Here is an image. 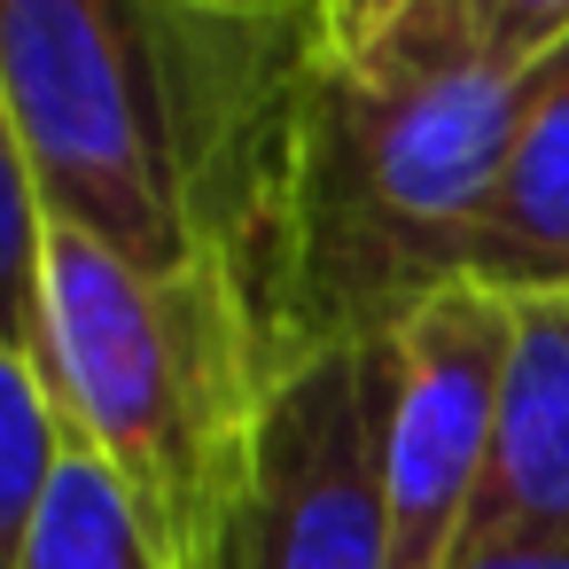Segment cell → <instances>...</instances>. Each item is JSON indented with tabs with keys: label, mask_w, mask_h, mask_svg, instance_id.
I'll return each instance as SVG.
<instances>
[{
	"label": "cell",
	"mask_w": 569,
	"mask_h": 569,
	"mask_svg": "<svg viewBox=\"0 0 569 569\" xmlns=\"http://www.w3.org/2000/svg\"><path fill=\"white\" fill-rule=\"evenodd\" d=\"M203 569H390L382 336L320 343L266 382Z\"/></svg>",
	"instance_id": "obj_3"
},
{
	"label": "cell",
	"mask_w": 569,
	"mask_h": 569,
	"mask_svg": "<svg viewBox=\"0 0 569 569\" xmlns=\"http://www.w3.org/2000/svg\"><path fill=\"white\" fill-rule=\"evenodd\" d=\"M538 71L398 79L320 40L266 227L258 312L289 359L320 343H375L421 297L460 281L468 227L546 87Z\"/></svg>",
	"instance_id": "obj_1"
},
{
	"label": "cell",
	"mask_w": 569,
	"mask_h": 569,
	"mask_svg": "<svg viewBox=\"0 0 569 569\" xmlns=\"http://www.w3.org/2000/svg\"><path fill=\"white\" fill-rule=\"evenodd\" d=\"M390 9H398V0H320V40L343 48V40H359V32H367L375 17H390Z\"/></svg>",
	"instance_id": "obj_11"
},
{
	"label": "cell",
	"mask_w": 569,
	"mask_h": 569,
	"mask_svg": "<svg viewBox=\"0 0 569 569\" xmlns=\"http://www.w3.org/2000/svg\"><path fill=\"white\" fill-rule=\"evenodd\" d=\"M0 343L56 375L79 437L133 483L172 569H203L258 398L281 375L242 289L219 266L141 273L94 234L48 219L40 328Z\"/></svg>",
	"instance_id": "obj_2"
},
{
	"label": "cell",
	"mask_w": 569,
	"mask_h": 569,
	"mask_svg": "<svg viewBox=\"0 0 569 569\" xmlns=\"http://www.w3.org/2000/svg\"><path fill=\"white\" fill-rule=\"evenodd\" d=\"M460 281L499 297H569V48L553 56L476 227Z\"/></svg>",
	"instance_id": "obj_6"
},
{
	"label": "cell",
	"mask_w": 569,
	"mask_h": 569,
	"mask_svg": "<svg viewBox=\"0 0 569 569\" xmlns=\"http://www.w3.org/2000/svg\"><path fill=\"white\" fill-rule=\"evenodd\" d=\"M507 305H515V343H507L491 468L460 561L569 546V297H507Z\"/></svg>",
	"instance_id": "obj_5"
},
{
	"label": "cell",
	"mask_w": 569,
	"mask_h": 569,
	"mask_svg": "<svg viewBox=\"0 0 569 569\" xmlns=\"http://www.w3.org/2000/svg\"><path fill=\"white\" fill-rule=\"evenodd\" d=\"M71 437H79V421L63 406L56 375L40 359H24V351L0 343V546H17V530L48 499Z\"/></svg>",
	"instance_id": "obj_9"
},
{
	"label": "cell",
	"mask_w": 569,
	"mask_h": 569,
	"mask_svg": "<svg viewBox=\"0 0 569 569\" xmlns=\"http://www.w3.org/2000/svg\"><path fill=\"white\" fill-rule=\"evenodd\" d=\"M9 569H172V553L149 507L133 499V483L87 437H71L48 499L9 546Z\"/></svg>",
	"instance_id": "obj_8"
},
{
	"label": "cell",
	"mask_w": 569,
	"mask_h": 569,
	"mask_svg": "<svg viewBox=\"0 0 569 569\" xmlns=\"http://www.w3.org/2000/svg\"><path fill=\"white\" fill-rule=\"evenodd\" d=\"M561 48H569V0H398L336 56L398 79H437V71H538Z\"/></svg>",
	"instance_id": "obj_7"
},
{
	"label": "cell",
	"mask_w": 569,
	"mask_h": 569,
	"mask_svg": "<svg viewBox=\"0 0 569 569\" xmlns=\"http://www.w3.org/2000/svg\"><path fill=\"white\" fill-rule=\"evenodd\" d=\"M515 305L476 281H445L382 328V507L390 569H452L507 382Z\"/></svg>",
	"instance_id": "obj_4"
},
{
	"label": "cell",
	"mask_w": 569,
	"mask_h": 569,
	"mask_svg": "<svg viewBox=\"0 0 569 569\" xmlns=\"http://www.w3.org/2000/svg\"><path fill=\"white\" fill-rule=\"evenodd\" d=\"M460 569H569V546H530V553H491V561H460Z\"/></svg>",
	"instance_id": "obj_12"
},
{
	"label": "cell",
	"mask_w": 569,
	"mask_h": 569,
	"mask_svg": "<svg viewBox=\"0 0 569 569\" xmlns=\"http://www.w3.org/2000/svg\"><path fill=\"white\" fill-rule=\"evenodd\" d=\"M180 9L242 17V24H297V17H320V0H180Z\"/></svg>",
	"instance_id": "obj_10"
}]
</instances>
